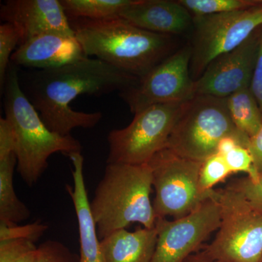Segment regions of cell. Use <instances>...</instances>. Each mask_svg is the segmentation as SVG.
Masks as SVG:
<instances>
[{"mask_svg":"<svg viewBox=\"0 0 262 262\" xmlns=\"http://www.w3.org/2000/svg\"><path fill=\"white\" fill-rule=\"evenodd\" d=\"M80 256L59 241H45L37 247L34 262H79Z\"/></svg>","mask_w":262,"mask_h":262,"instance_id":"cell-25","label":"cell"},{"mask_svg":"<svg viewBox=\"0 0 262 262\" xmlns=\"http://www.w3.org/2000/svg\"><path fill=\"white\" fill-rule=\"evenodd\" d=\"M20 35L14 26L4 23L0 26V89L4 91L10 59L15 48L20 44Z\"/></svg>","mask_w":262,"mask_h":262,"instance_id":"cell-23","label":"cell"},{"mask_svg":"<svg viewBox=\"0 0 262 262\" xmlns=\"http://www.w3.org/2000/svg\"><path fill=\"white\" fill-rule=\"evenodd\" d=\"M1 18L14 26L20 35V45L49 32L75 36L58 0H9L1 5Z\"/></svg>","mask_w":262,"mask_h":262,"instance_id":"cell-13","label":"cell"},{"mask_svg":"<svg viewBox=\"0 0 262 262\" xmlns=\"http://www.w3.org/2000/svg\"><path fill=\"white\" fill-rule=\"evenodd\" d=\"M221 224L218 203L209 195L196 209L172 221L157 219V244L151 262H184L201 249Z\"/></svg>","mask_w":262,"mask_h":262,"instance_id":"cell-11","label":"cell"},{"mask_svg":"<svg viewBox=\"0 0 262 262\" xmlns=\"http://www.w3.org/2000/svg\"><path fill=\"white\" fill-rule=\"evenodd\" d=\"M241 134L229 115L227 98L196 95L186 102L166 148L182 158L203 162L216 154L223 138Z\"/></svg>","mask_w":262,"mask_h":262,"instance_id":"cell-6","label":"cell"},{"mask_svg":"<svg viewBox=\"0 0 262 262\" xmlns=\"http://www.w3.org/2000/svg\"><path fill=\"white\" fill-rule=\"evenodd\" d=\"M17 163L14 144H0V224L5 225H18L31 215L15 193L13 175Z\"/></svg>","mask_w":262,"mask_h":262,"instance_id":"cell-18","label":"cell"},{"mask_svg":"<svg viewBox=\"0 0 262 262\" xmlns=\"http://www.w3.org/2000/svg\"><path fill=\"white\" fill-rule=\"evenodd\" d=\"M192 15L217 14L262 6V0H179Z\"/></svg>","mask_w":262,"mask_h":262,"instance_id":"cell-21","label":"cell"},{"mask_svg":"<svg viewBox=\"0 0 262 262\" xmlns=\"http://www.w3.org/2000/svg\"><path fill=\"white\" fill-rule=\"evenodd\" d=\"M72 162L73 185H66V190L72 199L75 208L79 235H80V261L106 262L101 239L98 237L96 224L90 208L84 177V158L81 152L69 155Z\"/></svg>","mask_w":262,"mask_h":262,"instance_id":"cell-16","label":"cell"},{"mask_svg":"<svg viewBox=\"0 0 262 262\" xmlns=\"http://www.w3.org/2000/svg\"><path fill=\"white\" fill-rule=\"evenodd\" d=\"M192 47L186 45L157 65L136 84L120 93L136 115L158 103L185 102L195 96L190 74Z\"/></svg>","mask_w":262,"mask_h":262,"instance_id":"cell-10","label":"cell"},{"mask_svg":"<svg viewBox=\"0 0 262 262\" xmlns=\"http://www.w3.org/2000/svg\"><path fill=\"white\" fill-rule=\"evenodd\" d=\"M226 98L229 115L237 130L249 139L256 135L262 126V115L250 88Z\"/></svg>","mask_w":262,"mask_h":262,"instance_id":"cell-19","label":"cell"},{"mask_svg":"<svg viewBox=\"0 0 262 262\" xmlns=\"http://www.w3.org/2000/svg\"><path fill=\"white\" fill-rule=\"evenodd\" d=\"M248 149L252 155L255 168L262 173V126L256 135L249 139Z\"/></svg>","mask_w":262,"mask_h":262,"instance_id":"cell-30","label":"cell"},{"mask_svg":"<svg viewBox=\"0 0 262 262\" xmlns=\"http://www.w3.org/2000/svg\"><path fill=\"white\" fill-rule=\"evenodd\" d=\"M87 58L75 36L40 34L18 46L10 63L37 70H52Z\"/></svg>","mask_w":262,"mask_h":262,"instance_id":"cell-14","label":"cell"},{"mask_svg":"<svg viewBox=\"0 0 262 262\" xmlns=\"http://www.w3.org/2000/svg\"><path fill=\"white\" fill-rule=\"evenodd\" d=\"M87 57L140 79L173 53L174 36L139 28L121 17L70 20Z\"/></svg>","mask_w":262,"mask_h":262,"instance_id":"cell-2","label":"cell"},{"mask_svg":"<svg viewBox=\"0 0 262 262\" xmlns=\"http://www.w3.org/2000/svg\"><path fill=\"white\" fill-rule=\"evenodd\" d=\"M69 20H101L118 16L132 0H61Z\"/></svg>","mask_w":262,"mask_h":262,"instance_id":"cell-20","label":"cell"},{"mask_svg":"<svg viewBox=\"0 0 262 262\" xmlns=\"http://www.w3.org/2000/svg\"><path fill=\"white\" fill-rule=\"evenodd\" d=\"M223 157L232 174L245 173L251 180H257L259 173L255 168L252 155L247 147L237 146Z\"/></svg>","mask_w":262,"mask_h":262,"instance_id":"cell-26","label":"cell"},{"mask_svg":"<svg viewBox=\"0 0 262 262\" xmlns=\"http://www.w3.org/2000/svg\"><path fill=\"white\" fill-rule=\"evenodd\" d=\"M5 118L13 131L17 170L29 187L42 177L48 159L54 153L69 155L81 152L80 141L73 136H61L50 130L24 94L16 67L10 63L5 82Z\"/></svg>","mask_w":262,"mask_h":262,"instance_id":"cell-3","label":"cell"},{"mask_svg":"<svg viewBox=\"0 0 262 262\" xmlns=\"http://www.w3.org/2000/svg\"><path fill=\"white\" fill-rule=\"evenodd\" d=\"M202 163L182 158L168 148L150 160L148 164L155 192L152 205L156 220L168 216L173 220L182 218L209 198L210 193L202 192L199 187Z\"/></svg>","mask_w":262,"mask_h":262,"instance_id":"cell-8","label":"cell"},{"mask_svg":"<svg viewBox=\"0 0 262 262\" xmlns=\"http://www.w3.org/2000/svg\"><path fill=\"white\" fill-rule=\"evenodd\" d=\"M184 262H216L214 261H212V260L209 259V258H207L206 256H205L201 252V251H198V252L193 253V254L190 255L187 258V259L184 260Z\"/></svg>","mask_w":262,"mask_h":262,"instance_id":"cell-31","label":"cell"},{"mask_svg":"<svg viewBox=\"0 0 262 262\" xmlns=\"http://www.w3.org/2000/svg\"><path fill=\"white\" fill-rule=\"evenodd\" d=\"M232 173L222 155L215 154L202 163L199 175L201 192L209 194L216 184L224 182Z\"/></svg>","mask_w":262,"mask_h":262,"instance_id":"cell-22","label":"cell"},{"mask_svg":"<svg viewBox=\"0 0 262 262\" xmlns=\"http://www.w3.org/2000/svg\"><path fill=\"white\" fill-rule=\"evenodd\" d=\"M260 28L239 47L215 58L207 67L194 81L195 96L226 98L250 88L257 58Z\"/></svg>","mask_w":262,"mask_h":262,"instance_id":"cell-12","label":"cell"},{"mask_svg":"<svg viewBox=\"0 0 262 262\" xmlns=\"http://www.w3.org/2000/svg\"><path fill=\"white\" fill-rule=\"evenodd\" d=\"M139 79L98 58L89 57L52 70H36L19 75L24 94L50 130L71 135L77 127L92 128L102 113L75 111L70 103L81 95L101 96L125 91Z\"/></svg>","mask_w":262,"mask_h":262,"instance_id":"cell-1","label":"cell"},{"mask_svg":"<svg viewBox=\"0 0 262 262\" xmlns=\"http://www.w3.org/2000/svg\"><path fill=\"white\" fill-rule=\"evenodd\" d=\"M48 229L47 225L39 222L23 226L0 224V241L27 239L36 243L42 237Z\"/></svg>","mask_w":262,"mask_h":262,"instance_id":"cell-27","label":"cell"},{"mask_svg":"<svg viewBox=\"0 0 262 262\" xmlns=\"http://www.w3.org/2000/svg\"><path fill=\"white\" fill-rule=\"evenodd\" d=\"M186 102L152 105L136 114L127 127L110 131L107 163H149L157 153L167 147Z\"/></svg>","mask_w":262,"mask_h":262,"instance_id":"cell-7","label":"cell"},{"mask_svg":"<svg viewBox=\"0 0 262 262\" xmlns=\"http://www.w3.org/2000/svg\"><path fill=\"white\" fill-rule=\"evenodd\" d=\"M156 227L120 229L101 239L106 262H151L157 244Z\"/></svg>","mask_w":262,"mask_h":262,"instance_id":"cell-17","label":"cell"},{"mask_svg":"<svg viewBox=\"0 0 262 262\" xmlns=\"http://www.w3.org/2000/svg\"><path fill=\"white\" fill-rule=\"evenodd\" d=\"M221 224L215 238L200 251L216 262H262V214L241 193L227 187L213 189Z\"/></svg>","mask_w":262,"mask_h":262,"instance_id":"cell-5","label":"cell"},{"mask_svg":"<svg viewBox=\"0 0 262 262\" xmlns=\"http://www.w3.org/2000/svg\"><path fill=\"white\" fill-rule=\"evenodd\" d=\"M118 16L156 34L177 36L192 29L193 15L173 0H132Z\"/></svg>","mask_w":262,"mask_h":262,"instance_id":"cell-15","label":"cell"},{"mask_svg":"<svg viewBox=\"0 0 262 262\" xmlns=\"http://www.w3.org/2000/svg\"><path fill=\"white\" fill-rule=\"evenodd\" d=\"M152 175L149 164L107 163L98 183L90 208L100 239L132 223L147 229L155 227L150 200Z\"/></svg>","mask_w":262,"mask_h":262,"instance_id":"cell-4","label":"cell"},{"mask_svg":"<svg viewBox=\"0 0 262 262\" xmlns=\"http://www.w3.org/2000/svg\"><path fill=\"white\" fill-rule=\"evenodd\" d=\"M250 89L257 101L258 107L262 115V31H260L257 58H256Z\"/></svg>","mask_w":262,"mask_h":262,"instance_id":"cell-29","label":"cell"},{"mask_svg":"<svg viewBox=\"0 0 262 262\" xmlns=\"http://www.w3.org/2000/svg\"><path fill=\"white\" fill-rule=\"evenodd\" d=\"M37 249L27 239L0 241V262H34Z\"/></svg>","mask_w":262,"mask_h":262,"instance_id":"cell-24","label":"cell"},{"mask_svg":"<svg viewBox=\"0 0 262 262\" xmlns=\"http://www.w3.org/2000/svg\"><path fill=\"white\" fill-rule=\"evenodd\" d=\"M227 186L241 193L253 209L262 214V173L257 180L252 181L246 177L235 179Z\"/></svg>","mask_w":262,"mask_h":262,"instance_id":"cell-28","label":"cell"},{"mask_svg":"<svg viewBox=\"0 0 262 262\" xmlns=\"http://www.w3.org/2000/svg\"><path fill=\"white\" fill-rule=\"evenodd\" d=\"M261 27L262 6L230 13L193 15L192 80H198L213 60L239 47Z\"/></svg>","mask_w":262,"mask_h":262,"instance_id":"cell-9","label":"cell"}]
</instances>
